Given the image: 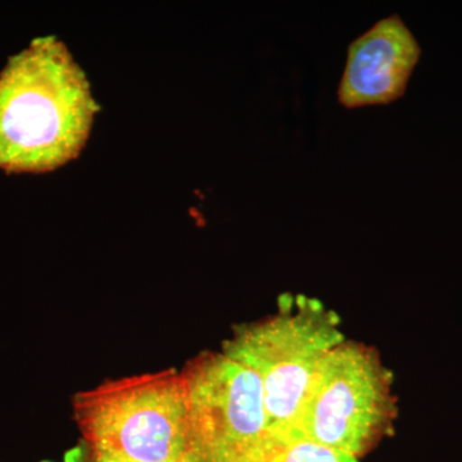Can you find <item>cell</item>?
I'll use <instances>...</instances> for the list:
<instances>
[{"instance_id":"cell-5","label":"cell","mask_w":462,"mask_h":462,"mask_svg":"<svg viewBox=\"0 0 462 462\" xmlns=\"http://www.w3.org/2000/svg\"><path fill=\"white\" fill-rule=\"evenodd\" d=\"M188 425L180 462H264L275 442L256 374L223 351H206L181 370Z\"/></svg>"},{"instance_id":"cell-6","label":"cell","mask_w":462,"mask_h":462,"mask_svg":"<svg viewBox=\"0 0 462 462\" xmlns=\"http://www.w3.org/2000/svg\"><path fill=\"white\" fill-rule=\"evenodd\" d=\"M420 57V44L402 18H383L348 45L340 105L352 109L401 98Z\"/></svg>"},{"instance_id":"cell-4","label":"cell","mask_w":462,"mask_h":462,"mask_svg":"<svg viewBox=\"0 0 462 462\" xmlns=\"http://www.w3.org/2000/svg\"><path fill=\"white\" fill-rule=\"evenodd\" d=\"M397 416L393 374L378 349L345 339L319 365L291 436L361 460L393 434Z\"/></svg>"},{"instance_id":"cell-1","label":"cell","mask_w":462,"mask_h":462,"mask_svg":"<svg viewBox=\"0 0 462 462\" xmlns=\"http://www.w3.org/2000/svg\"><path fill=\"white\" fill-rule=\"evenodd\" d=\"M98 109L65 42L35 39L0 71V170L42 173L74 160Z\"/></svg>"},{"instance_id":"cell-8","label":"cell","mask_w":462,"mask_h":462,"mask_svg":"<svg viewBox=\"0 0 462 462\" xmlns=\"http://www.w3.org/2000/svg\"><path fill=\"white\" fill-rule=\"evenodd\" d=\"M65 462H125L80 440L78 446L67 451Z\"/></svg>"},{"instance_id":"cell-9","label":"cell","mask_w":462,"mask_h":462,"mask_svg":"<svg viewBox=\"0 0 462 462\" xmlns=\"http://www.w3.org/2000/svg\"><path fill=\"white\" fill-rule=\"evenodd\" d=\"M44 462H47V461H44Z\"/></svg>"},{"instance_id":"cell-3","label":"cell","mask_w":462,"mask_h":462,"mask_svg":"<svg viewBox=\"0 0 462 462\" xmlns=\"http://www.w3.org/2000/svg\"><path fill=\"white\" fill-rule=\"evenodd\" d=\"M81 440L125 462H180L188 387L175 369L111 379L72 397Z\"/></svg>"},{"instance_id":"cell-7","label":"cell","mask_w":462,"mask_h":462,"mask_svg":"<svg viewBox=\"0 0 462 462\" xmlns=\"http://www.w3.org/2000/svg\"><path fill=\"white\" fill-rule=\"evenodd\" d=\"M264 462H360L358 458L297 436L275 439Z\"/></svg>"},{"instance_id":"cell-2","label":"cell","mask_w":462,"mask_h":462,"mask_svg":"<svg viewBox=\"0 0 462 462\" xmlns=\"http://www.w3.org/2000/svg\"><path fill=\"white\" fill-rule=\"evenodd\" d=\"M345 339L333 310L316 298L287 293L273 314L236 325L221 351L256 374L270 430L282 439L294 430L319 365Z\"/></svg>"}]
</instances>
